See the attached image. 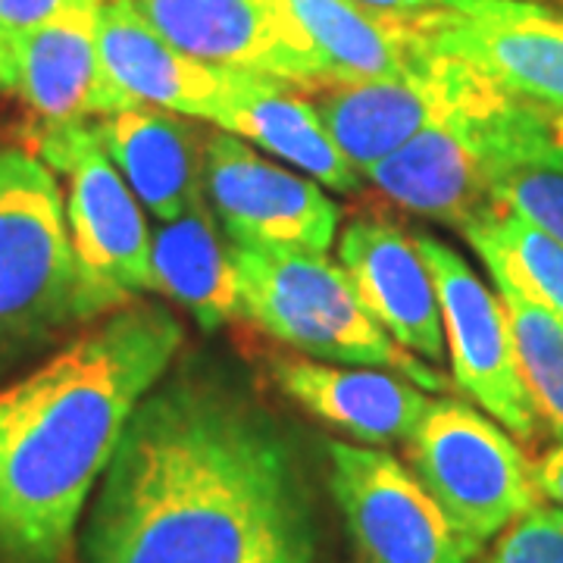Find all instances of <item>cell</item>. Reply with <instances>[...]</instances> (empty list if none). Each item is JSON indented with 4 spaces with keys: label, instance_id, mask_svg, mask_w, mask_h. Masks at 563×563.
I'll list each match as a JSON object with an SVG mask.
<instances>
[{
    "label": "cell",
    "instance_id": "cell-1",
    "mask_svg": "<svg viewBox=\"0 0 563 563\" xmlns=\"http://www.w3.org/2000/svg\"><path fill=\"white\" fill-rule=\"evenodd\" d=\"M81 563H325L291 435L229 385L161 379L98 483Z\"/></svg>",
    "mask_w": 563,
    "mask_h": 563
},
{
    "label": "cell",
    "instance_id": "cell-2",
    "mask_svg": "<svg viewBox=\"0 0 563 563\" xmlns=\"http://www.w3.org/2000/svg\"><path fill=\"white\" fill-rule=\"evenodd\" d=\"M185 329L161 303H125L0 388V563H63L141 398Z\"/></svg>",
    "mask_w": 563,
    "mask_h": 563
},
{
    "label": "cell",
    "instance_id": "cell-3",
    "mask_svg": "<svg viewBox=\"0 0 563 563\" xmlns=\"http://www.w3.org/2000/svg\"><path fill=\"white\" fill-rule=\"evenodd\" d=\"M239 282V313L269 339L322 361L357 363L398 373L426 391L444 379L420 357L407 354L361 301L354 282L325 254L232 242Z\"/></svg>",
    "mask_w": 563,
    "mask_h": 563
},
{
    "label": "cell",
    "instance_id": "cell-4",
    "mask_svg": "<svg viewBox=\"0 0 563 563\" xmlns=\"http://www.w3.org/2000/svg\"><path fill=\"white\" fill-rule=\"evenodd\" d=\"M85 322L60 179L38 154L0 147V366Z\"/></svg>",
    "mask_w": 563,
    "mask_h": 563
},
{
    "label": "cell",
    "instance_id": "cell-5",
    "mask_svg": "<svg viewBox=\"0 0 563 563\" xmlns=\"http://www.w3.org/2000/svg\"><path fill=\"white\" fill-rule=\"evenodd\" d=\"M32 141L66 188V225L88 322L154 291L144 207L107 157L95 120L38 122Z\"/></svg>",
    "mask_w": 563,
    "mask_h": 563
},
{
    "label": "cell",
    "instance_id": "cell-6",
    "mask_svg": "<svg viewBox=\"0 0 563 563\" xmlns=\"http://www.w3.org/2000/svg\"><path fill=\"white\" fill-rule=\"evenodd\" d=\"M404 444L413 476L473 542H492L542 498L520 444L479 407L429 401Z\"/></svg>",
    "mask_w": 563,
    "mask_h": 563
},
{
    "label": "cell",
    "instance_id": "cell-7",
    "mask_svg": "<svg viewBox=\"0 0 563 563\" xmlns=\"http://www.w3.org/2000/svg\"><path fill=\"white\" fill-rule=\"evenodd\" d=\"M401 22L420 51L461 60L507 98L563 117V3L432 0Z\"/></svg>",
    "mask_w": 563,
    "mask_h": 563
},
{
    "label": "cell",
    "instance_id": "cell-8",
    "mask_svg": "<svg viewBox=\"0 0 563 563\" xmlns=\"http://www.w3.org/2000/svg\"><path fill=\"white\" fill-rule=\"evenodd\" d=\"M329 488L361 563H470L483 551L388 451L329 442Z\"/></svg>",
    "mask_w": 563,
    "mask_h": 563
},
{
    "label": "cell",
    "instance_id": "cell-9",
    "mask_svg": "<svg viewBox=\"0 0 563 563\" xmlns=\"http://www.w3.org/2000/svg\"><path fill=\"white\" fill-rule=\"evenodd\" d=\"M510 103L514 98L483 79L466 101L361 176L404 210L463 232L470 222L498 213L485 161Z\"/></svg>",
    "mask_w": 563,
    "mask_h": 563
},
{
    "label": "cell",
    "instance_id": "cell-10",
    "mask_svg": "<svg viewBox=\"0 0 563 563\" xmlns=\"http://www.w3.org/2000/svg\"><path fill=\"white\" fill-rule=\"evenodd\" d=\"M432 276L454 383L479 410L498 420L514 439H532L539 413L529 401L510 320L501 295L485 285L451 244L432 235L413 239Z\"/></svg>",
    "mask_w": 563,
    "mask_h": 563
},
{
    "label": "cell",
    "instance_id": "cell-11",
    "mask_svg": "<svg viewBox=\"0 0 563 563\" xmlns=\"http://www.w3.org/2000/svg\"><path fill=\"white\" fill-rule=\"evenodd\" d=\"M203 195L232 242L313 254H325L335 242L339 203L320 181L282 169L222 129L203 141Z\"/></svg>",
    "mask_w": 563,
    "mask_h": 563
},
{
    "label": "cell",
    "instance_id": "cell-12",
    "mask_svg": "<svg viewBox=\"0 0 563 563\" xmlns=\"http://www.w3.org/2000/svg\"><path fill=\"white\" fill-rule=\"evenodd\" d=\"M144 20L179 51L229 69H251L325 88L329 73L320 51L285 0H135Z\"/></svg>",
    "mask_w": 563,
    "mask_h": 563
},
{
    "label": "cell",
    "instance_id": "cell-13",
    "mask_svg": "<svg viewBox=\"0 0 563 563\" xmlns=\"http://www.w3.org/2000/svg\"><path fill=\"white\" fill-rule=\"evenodd\" d=\"M479 81L476 69L426 51V60L401 79L325 85L329 91L317 101V110L335 147L363 173L451 113Z\"/></svg>",
    "mask_w": 563,
    "mask_h": 563
},
{
    "label": "cell",
    "instance_id": "cell-14",
    "mask_svg": "<svg viewBox=\"0 0 563 563\" xmlns=\"http://www.w3.org/2000/svg\"><path fill=\"white\" fill-rule=\"evenodd\" d=\"M339 266L354 282L373 320L407 354L429 366L444 361L439 295L413 239L383 220H354L339 242Z\"/></svg>",
    "mask_w": 563,
    "mask_h": 563
},
{
    "label": "cell",
    "instance_id": "cell-15",
    "mask_svg": "<svg viewBox=\"0 0 563 563\" xmlns=\"http://www.w3.org/2000/svg\"><path fill=\"white\" fill-rule=\"evenodd\" d=\"M101 7L76 10L22 35H10L16 57V98L38 122L101 120L139 107L103 69L98 44Z\"/></svg>",
    "mask_w": 563,
    "mask_h": 563
},
{
    "label": "cell",
    "instance_id": "cell-16",
    "mask_svg": "<svg viewBox=\"0 0 563 563\" xmlns=\"http://www.w3.org/2000/svg\"><path fill=\"white\" fill-rule=\"evenodd\" d=\"M98 44L107 76L125 98L222 129L225 88L220 66L169 44L144 20L135 0H103Z\"/></svg>",
    "mask_w": 563,
    "mask_h": 563
},
{
    "label": "cell",
    "instance_id": "cell-17",
    "mask_svg": "<svg viewBox=\"0 0 563 563\" xmlns=\"http://www.w3.org/2000/svg\"><path fill=\"white\" fill-rule=\"evenodd\" d=\"M282 391L317 420L363 444L407 442L429 407L420 385L376 366H332L307 357H273Z\"/></svg>",
    "mask_w": 563,
    "mask_h": 563
},
{
    "label": "cell",
    "instance_id": "cell-18",
    "mask_svg": "<svg viewBox=\"0 0 563 563\" xmlns=\"http://www.w3.org/2000/svg\"><path fill=\"white\" fill-rule=\"evenodd\" d=\"M225 88L222 132L261 144L273 157L298 166L313 181L351 195L361 188V173L344 157L322 125L317 103L301 98L291 81L251 69L220 66Z\"/></svg>",
    "mask_w": 563,
    "mask_h": 563
},
{
    "label": "cell",
    "instance_id": "cell-19",
    "mask_svg": "<svg viewBox=\"0 0 563 563\" xmlns=\"http://www.w3.org/2000/svg\"><path fill=\"white\" fill-rule=\"evenodd\" d=\"M107 157L157 222L176 220L203 198L201 132L161 107H129L95 120Z\"/></svg>",
    "mask_w": 563,
    "mask_h": 563
},
{
    "label": "cell",
    "instance_id": "cell-20",
    "mask_svg": "<svg viewBox=\"0 0 563 563\" xmlns=\"http://www.w3.org/2000/svg\"><path fill=\"white\" fill-rule=\"evenodd\" d=\"M485 176L501 213L563 244V117L510 103L488 147Z\"/></svg>",
    "mask_w": 563,
    "mask_h": 563
},
{
    "label": "cell",
    "instance_id": "cell-21",
    "mask_svg": "<svg viewBox=\"0 0 563 563\" xmlns=\"http://www.w3.org/2000/svg\"><path fill=\"white\" fill-rule=\"evenodd\" d=\"M154 291L181 303L203 329H217L239 313V282L232 247L217 232V217L203 198L176 220L151 232Z\"/></svg>",
    "mask_w": 563,
    "mask_h": 563
},
{
    "label": "cell",
    "instance_id": "cell-22",
    "mask_svg": "<svg viewBox=\"0 0 563 563\" xmlns=\"http://www.w3.org/2000/svg\"><path fill=\"white\" fill-rule=\"evenodd\" d=\"M285 7L320 51L329 85L401 79L426 60V51L395 13L369 10L357 0H285Z\"/></svg>",
    "mask_w": 563,
    "mask_h": 563
},
{
    "label": "cell",
    "instance_id": "cell-23",
    "mask_svg": "<svg viewBox=\"0 0 563 563\" xmlns=\"http://www.w3.org/2000/svg\"><path fill=\"white\" fill-rule=\"evenodd\" d=\"M463 239L473 244L488 273H504L544 310L563 320V244L510 213L470 222Z\"/></svg>",
    "mask_w": 563,
    "mask_h": 563
},
{
    "label": "cell",
    "instance_id": "cell-24",
    "mask_svg": "<svg viewBox=\"0 0 563 563\" xmlns=\"http://www.w3.org/2000/svg\"><path fill=\"white\" fill-rule=\"evenodd\" d=\"M510 320L517 366L539 420L563 442V320L536 303L504 273H488Z\"/></svg>",
    "mask_w": 563,
    "mask_h": 563
},
{
    "label": "cell",
    "instance_id": "cell-25",
    "mask_svg": "<svg viewBox=\"0 0 563 563\" xmlns=\"http://www.w3.org/2000/svg\"><path fill=\"white\" fill-rule=\"evenodd\" d=\"M485 563H563V507L536 501L498 536Z\"/></svg>",
    "mask_w": 563,
    "mask_h": 563
},
{
    "label": "cell",
    "instance_id": "cell-26",
    "mask_svg": "<svg viewBox=\"0 0 563 563\" xmlns=\"http://www.w3.org/2000/svg\"><path fill=\"white\" fill-rule=\"evenodd\" d=\"M101 3L103 0H0V32L22 35L29 29L60 20L66 13L101 7Z\"/></svg>",
    "mask_w": 563,
    "mask_h": 563
},
{
    "label": "cell",
    "instance_id": "cell-27",
    "mask_svg": "<svg viewBox=\"0 0 563 563\" xmlns=\"http://www.w3.org/2000/svg\"><path fill=\"white\" fill-rule=\"evenodd\" d=\"M536 473V488L539 495L548 498L551 504H561L563 507V442H558L542 461L532 466Z\"/></svg>",
    "mask_w": 563,
    "mask_h": 563
},
{
    "label": "cell",
    "instance_id": "cell-28",
    "mask_svg": "<svg viewBox=\"0 0 563 563\" xmlns=\"http://www.w3.org/2000/svg\"><path fill=\"white\" fill-rule=\"evenodd\" d=\"M0 95H16V57L13 38L0 32Z\"/></svg>",
    "mask_w": 563,
    "mask_h": 563
},
{
    "label": "cell",
    "instance_id": "cell-29",
    "mask_svg": "<svg viewBox=\"0 0 563 563\" xmlns=\"http://www.w3.org/2000/svg\"><path fill=\"white\" fill-rule=\"evenodd\" d=\"M369 10H379V13H395V16H407V13H417V10H426L432 0H357Z\"/></svg>",
    "mask_w": 563,
    "mask_h": 563
},
{
    "label": "cell",
    "instance_id": "cell-30",
    "mask_svg": "<svg viewBox=\"0 0 563 563\" xmlns=\"http://www.w3.org/2000/svg\"><path fill=\"white\" fill-rule=\"evenodd\" d=\"M548 3H563V0H548Z\"/></svg>",
    "mask_w": 563,
    "mask_h": 563
}]
</instances>
